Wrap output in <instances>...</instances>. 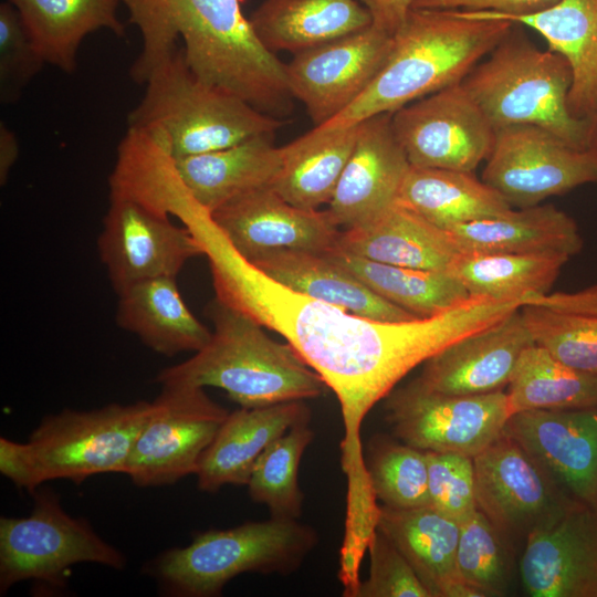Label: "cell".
Wrapping results in <instances>:
<instances>
[{
  "instance_id": "cell-1",
  "label": "cell",
  "mask_w": 597,
  "mask_h": 597,
  "mask_svg": "<svg viewBox=\"0 0 597 597\" xmlns=\"http://www.w3.org/2000/svg\"><path fill=\"white\" fill-rule=\"evenodd\" d=\"M216 297L279 333L324 380L339 404L346 510L375 505L365 464L362 425L373 407L417 366L458 339L509 316L513 304L470 296L431 317L385 322L363 317L295 292L239 256L211 220L196 228Z\"/></svg>"
},
{
  "instance_id": "cell-2",
  "label": "cell",
  "mask_w": 597,
  "mask_h": 597,
  "mask_svg": "<svg viewBox=\"0 0 597 597\" xmlns=\"http://www.w3.org/2000/svg\"><path fill=\"white\" fill-rule=\"evenodd\" d=\"M137 27L142 50L129 70L145 85L184 41L188 66L202 82L276 118L291 114L285 63L258 38L240 0H119Z\"/></svg>"
},
{
  "instance_id": "cell-3",
  "label": "cell",
  "mask_w": 597,
  "mask_h": 597,
  "mask_svg": "<svg viewBox=\"0 0 597 597\" xmlns=\"http://www.w3.org/2000/svg\"><path fill=\"white\" fill-rule=\"evenodd\" d=\"M512 22L457 10L410 9L370 85L321 132L342 129L460 83L505 36Z\"/></svg>"
},
{
  "instance_id": "cell-4",
  "label": "cell",
  "mask_w": 597,
  "mask_h": 597,
  "mask_svg": "<svg viewBox=\"0 0 597 597\" xmlns=\"http://www.w3.org/2000/svg\"><path fill=\"white\" fill-rule=\"evenodd\" d=\"M206 313L212 323L208 344L160 370L158 384L219 388L245 408L314 399L327 389L292 345L270 337L248 314L218 297Z\"/></svg>"
},
{
  "instance_id": "cell-5",
  "label": "cell",
  "mask_w": 597,
  "mask_h": 597,
  "mask_svg": "<svg viewBox=\"0 0 597 597\" xmlns=\"http://www.w3.org/2000/svg\"><path fill=\"white\" fill-rule=\"evenodd\" d=\"M151 402L109 404L45 416L28 441L0 438V472L33 493L46 481L81 483L102 473H125Z\"/></svg>"
},
{
  "instance_id": "cell-6",
  "label": "cell",
  "mask_w": 597,
  "mask_h": 597,
  "mask_svg": "<svg viewBox=\"0 0 597 597\" xmlns=\"http://www.w3.org/2000/svg\"><path fill=\"white\" fill-rule=\"evenodd\" d=\"M145 86L127 127L156 138L172 158L223 149L274 134L283 125L238 95L199 80L182 46L153 71Z\"/></svg>"
},
{
  "instance_id": "cell-7",
  "label": "cell",
  "mask_w": 597,
  "mask_h": 597,
  "mask_svg": "<svg viewBox=\"0 0 597 597\" xmlns=\"http://www.w3.org/2000/svg\"><path fill=\"white\" fill-rule=\"evenodd\" d=\"M462 84L495 129L535 125L574 148H589L591 119L577 118L568 108V62L549 49L537 48L521 24H512Z\"/></svg>"
},
{
  "instance_id": "cell-8",
  "label": "cell",
  "mask_w": 597,
  "mask_h": 597,
  "mask_svg": "<svg viewBox=\"0 0 597 597\" xmlns=\"http://www.w3.org/2000/svg\"><path fill=\"white\" fill-rule=\"evenodd\" d=\"M317 541L311 526L271 516L199 533L188 546L163 552L147 570L170 596L213 597L244 573L291 574Z\"/></svg>"
},
{
  "instance_id": "cell-9",
  "label": "cell",
  "mask_w": 597,
  "mask_h": 597,
  "mask_svg": "<svg viewBox=\"0 0 597 597\" xmlns=\"http://www.w3.org/2000/svg\"><path fill=\"white\" fill-rule=\"evenodd\" d=\"M34 505L25 517L0 519V593L33 579L60 587L67 570L78 563L122 569L126 558L83 519L69 515L56 494L35 490Z\"/></svg>"
},
{
  "instance_id": "cell-10",
  "label": "cell",
  "mask_w": 597,
  "mask_h": 597,
  "mask_svg": "<svg viewBox=\"0 0 597 597\" xmlns=\"http://www.w3.org/2000/svg\"><path fill=\"white\" fill-rule=\"evenodd\" d=\"M385 419L398 440L425 452L474 458L504 430L512 416L503 390L482 395H446L415 379L384 398Z\"/></svg>"
},
{
  "instance_id": "cell-11",
  "label": "cell",
  "mask_w": 597,
  "mask_h": 597,
  "mask_svg": "<svg viewBox=\"0 0 597 597\" xmlns=\"http://www.w3.org/2000/svg\"><path fill=\"white\" fill-rule=\"evenodd\" d=\"M475 502L512 549L559 520L574 505L516 441L502 433L473 458Z\"/></svg>"
},
{
  "instance_id": "cell-12",
  "label": "cell",
  "mask_w": 597,
  "mask_h": 597,
  "mask_svg": "<svg viewBox=\"0 0 597 597\" xmlns=\"http://www.w3.org/2000/svg\"><path fill=\"white\" fill-rule=\"evenodd\" d=\"M160 386L125 471L140 488L166 486L196 474L202 453L229 415L205 388Z\"/></svg>"
},
{
  "instance_id": "cell-13",
  "label": "cell",
  "mask_w": 597,
  "mask_h": 597,
  "mask_svg": "<svg viewBox=\"0 0 597 597\" xmlns=\"http://www.w3.org/2000/svg\"><path fill=\"white\" fill-rule=\"evenodd\" d=\"M482 180L513 208L540 205L587 184H597V154L577 149L535 125L495 129Z\"/></svg>"
},
{
  "instance_id": "cell-14",
  "label": "cell",
  "mask_w": 597,
  "mask_h": 597,
  "mask_svg": "<svg viewBox=\"0 0 597 597\" xmlns=\"http://www.w3.org/2000/svg\"><path fill=\"white\" fill-rule=\"evenodd\" d=\"M392 128L411 166L473 172L489 157L495 128L462 82L392 113Z\"/></svg>"
},
{
  "instance_id": "cell-15",
  "label": "cell",
  "mask_w": 597,
  "mask_h": 597,
  "mask_svg": "<svg viewBox=\"0 0 597 597\" xmlns=\"http://www.w3.org/2000/svg\"><path fill=\"white\" fill-rule=\"evenodd\" d=\"M97 248L116 293L138 281L176 277L190 259L205 255L190 228L178 227L168 214L116 192H109Z\"/></svg>"
},
{
  "instance_id": "cell-16",
  "label": "cell",
  "mask_w": 597,
  "mask_h": 597,
  "mask_svg": "<svg viewBox=\"0 0 597 597\" xmlns=\"http://www.w3.org/2000/svg\"><path fill=\"white\" fill-rule=\"evenodd\" d=\"M392 35L370 25L301 50L285 63L289 90L305 107L314 127L347 108L386 63Z\"/></svg>"
},
{
  "instance_id": "cell-17",
  "label": "cell",
  "mask_w": 597,
  "mask_h": 597,
  "mask_svg": "<svg viewBox=\"0 0 597 597\" xmlns=\"http://www.w3.org/2000/svg\"><path fill=\"white\" fill-rule=\"evenodd\" d=\"M233 251L249 263L275 251H326L341 230L327 210L303 209L272 187L238 196L209 214Z\"/></svg>"
},
{
  "instance_id": "cell-18",
  "label": "cell",
  "mask_w": 597,
  "mask_h": 597,
  "mask_svg": "<svg viewBox=\"0 0 597 597\" xmlns=\"http://www.w3.org/2000/svg\"><path fill=\"white\" fill-rule=\"evenodd\" d=\"M503 433L525 449L572 500L597 511V407L516 412Z\"/></svg>"
},
{
  "instance_id": "cell-19",
  "label": "cell",
  "mask_w": 597,
  "mask_h": 597,
  "mask_svg": "<svg viewBox=\"0 0 597 597\" xmlns=\"http://www.w3.org/2000/svg\"><path fill=\"white\" fill-rule=\"evenodd\" d=\"M391 116L381 113L358 123L354 149L326 209L338 227L366 224L398 201L411 165Z\"/></svg>"
},
{
  "instance_id": "cell-20",
  "label": "cell",
  "mask_w": 597,
  "mask_h": 597,
  "mask_svg": "<svg viewBox=\"0 0 597 597\" xmlns=\"http://www.w3.org/2000/svg\"><path fill=\"white\" fill-rule=\"evenodd\" d=\"M520 577L532 597H597V511L574 505L526 540Z\"/></svg>"
},
{
  "instance_id": "cell-21",
  "label": "cell",
  "mask_w": 597,
  "mask_h": 597,
  "mask_svg": "<svg viewBox=\"0 0 597 597\" xmlns=\"http://www.w3.org/2000/svg\"><path fill=\"white\" fill-rule=\"evenodd\" d=\"M520 308L501 322L438 352L422 364L415 380L428 390L446 395L503 390L520 356L534 344Z\"/></svg>"
},
{
  "instance_id": "cell-22",
  "label": "cell",
  "mask_w": 597,
  "mask_h": 597,
  "mask_svg": "<svg viewBox=\"0 0 597 597\" xmlns=\"http://www.w3.org/2000/svg\"><path fill=\"white\" fill-rule=\"evenodd\" d=\"M304 400L229 412L202 453L197 471L201 491L216 492L226 484L247 485L262 452L293 426L310 421Z\"/></svg>"
},
{
  "instance_id": "cell-23",
  "label": "cell",
  "mask_w": 597,
  "mask_h": 597,
  "mask_svg": "<svg viewBox=\"0 0 597 597\" xmlns=\"http://www.w3.org/2000/svg\"><path fill=\"white\" fill-rule=\"evenodd\" d=\"M460 12L471 18L510 21L540 33L548 49L564 56L569 64V112L577 118L591 119L596 115L597 0H558L544 10L521 15L492 11Z\"/></svg>"
},
{
  "instance_id": "cell-24",
  "label": "cell",
  "mask_w": 597,
  "mask_h": 597,
  "mask_svg": "<svg viewBox=\"0 0 597 597\" xmlns=\"http://www.w3.org/2000/svg\"><path fill=\"white\" fill-rule=\"evenodd\" d=\"M377 528L406 557L431 597H482L458 575L455 520L431 505L401 510L379 504Z\"/></svg>"
},
{
  "instance_id": "cell-25",
  "label": "cell",
  "mask_w": 597,
  "mask_h": 597,
  "mask_svg": "<svg viewBox=\"0 0 597 597\" xmlns=\"http://www.w3.org/2000/svg\"><path fill=\"white\" fill-rule=\"evenodd\" d=\"M174 161L189 198L210 214L238 196L273 187L281 171L282 155L281 147L274 145V134H266Z\"/></svg>"
},
{
  "instance_id": "cell-26",
  "label": "cell",
  "mask_w": 597,
  "mask_h": 597,
  "mask_svg": "<svg viewBox=\"0 0 597 597\" xmlns=\"http://www.w3.org/2000/svg\"><path fill=\"white\" fill-rule=\"evenodd\" d=\"M336 245L373 261L442 272L461 252L447 230L398 202L366 224L344 229Z\"/></svg>"
},
{
  "instance_id": "cell-27",
  "label": "cell",
  "mask_w": 597,
  "mask_h": 597,
  "mask_svg": "<svg viewBox=\"0 0 597 597\" xmlns=\"http://www.w3.org/2000/svg\"><path fill=\"white\" fill-rule=\"evenodd\" d=\"M251 264L295 292L363 317L385 322L420 318L374 293L324 251L281 250Z\"/></svg>"
},
{
  "instance_id": "cell-28",
  "label": "cell",
  "mask_w": 597,
  "mask_h": 597,
  "mask_svg": "<svg viewBox=\"0 0 597 597\" xmlns=\"http://www.w3.org/2000/svg\"><path fill=\"white\" fill-rule=\"evenodd\" d=\"M463 253L578 254L583 238L574 218L554 205H536L447 230Z\"/></svg>"
},
{
  "instance_id": "cell-29",
  "label": "cell",
  "mask_w": 597,
  "mask_h": 597,
  "mask_svg": "<svg viewBox=\"0 0 597 597\" xmlns=\"http://www.w3.org/2000/svg\"><path fill=\"white\" fill-rule=\"evenodd\" d=\"M117 295V325L155 353L169 357L182 352L196 353L211 338V331L185 303L176 277L138 281Z\"/></svg>"
},
{
  "instance_id": "cell-30",
  "label": "cell",
  "mask_w": 597,
  "mask_h": 597,
  "mask_svg": "<svg viewBox=\"0 0 597 597\" xmlns=\"http://www.w3.org/2000/svg\"><path fill=\"white\" fill-rule=\"evenodd\" d=\"M249 20L260 41L275 54H294L373 24L360 0H263Z\"/></svg>"
},
{
  "instance_id": "cell-31",
  "label": "cell",
  "mask_w": 597,
  "mask_h": 597,
  "mask_svg": "<svg viewBox=\"0 0 597 597\" xmlns=\"http://www.w3.org/2000/svg\"><path fill=\"white\" fill-rule=\"evenodd\" d=\"M19 12L32 43L49 63L65 73L77 67V52L91 33L105 29L124 36L119 0H7Z\"/></svg>"
},
{
  "instance_id": "cell-32",
  "label": "cell",
  "mask_w": 597,
  "mask_h": 597,
  "mask_svg": "<svg viewBox=\"0 0 597 597\" xmlns=\"http://www.w3.org/2000/svg\"><path fill=\"white\" fill-rule=\"evenodd\" d=\"M397 202L444 230L512 209L472 172L417 166H410Z\"/></svg>"
},
{
  "instance_id": "cell-33",
  "label": "cell",
  "mask_w": 597,
  "mask_h": 597,
  "mask_svg": "<svg viewBox=\"0 0 597 597\" xmlns=\"http://www.w3.org/2000/svg\"><path fill=\"white\" fill-rule=\"evenodd\" d=\"M357 133L358 124L328 132L313 128L282 146V167L273 188L298 208L318 209L328 205Z\"/></svg>"
},
{
  "instance_id": "cell-34",
  "label": "cell",
  "mask_w": 597,
  "mask_h": 597,
  "mask_svg": "<svg viewBox=\"0 0 597 597\" xmlns=\"http://www.w3.org/2000/svg\"><path fill=\"white\" fill-rule=\"evenodd\" d=\"M324 253L374 293L417 317L438 315L470 297L462 283L449 272L386 264L352 254L337 245Z\"/></svg>"
},
{
  "instance_id": "cell-35",
  "label": "cell",
  "mask_w": 597,
  "mask_h": 597,
  "mask_svg": "<svg viewBox=\"0 0 597 597\" xmlns=\"http://www.w3.org/2000/svg\"><path fill=\"white\" fill-rule=\"evenodd\" d=\"M570 258L553 253H463L449 273L470 296L499 301L525 300L549 293Z\"/></svg>"
},
{
  "instance_id": "cell-36",
  "label": "cell",
  "mask_w": 597,
  "mask_h": 597,
  "mask_svg": "<svg viewBox=\"0 0 597 597\" xmlns=\"http://www.w3.org/2000/svg\"><path fill=\"white\" fill-rule=\"evenodd\" d=\"M507 387L512 415L597 407V374L576 370L535 343L520 356Z\"/></svg>"
},
{
  "instance_id": "cell-37",
  "label": "cell",
  "mask_w": 597,
  "mask_h": 597,
  "mask_svg": "<svg viewBox=\"0 0 597 597\" xmlns=\"http://www.w3.org/2000/svg\"><path fill=\"white\" fill-rule=\"evenodd\" d=\"M314 438L308 421L275 439L259 457L247 484L252 501L265 505L272 517L297 520L304 494L298 484L303 453Z\"/></svg>"
},
{
  "instance_id": "cell-38",
  "label": "cell",
  "mask_w": 597,
  "mask_h": 597,
  "mask_svg": "<svg viewBox=\"0 0 597 597\" xmlns=\"http://www.w3.org/2000/svg\"><path fill=\"white\" fill-rule=\"evenodd\" d=\"M365 464L370 489L380 505L401 510L431 505L425 451L397 438L375 436Z\"/></svg>"
},
{
  "instance_id": "cell-39",
  "label": "cell",
  "mask_w": 597,
  "mask_h": 597,
  "mask_svg": "<svg viewBox=\"0 0 597 597\" xmlns=\"http://www.w3.org/2000/svg\"><path fill=\"white\" fill-rule=\"evenodd\" d=\"M457 548L459 577L482 597L505 596L510 588L511 548L489 519L475 510L460 523Z\"/></svg>"
},
{
  "instance_id": "cell-40",
  "label": "cell",
  "mask_w": 597,
  "mask_h": 597,
  "mask_svg": "<svg viewBox=\"0 0 597 597\" xmlns=\"http://www.w3.org/2000/svg\"><path fill=\"white\" fill-rule=\"evenodd\" d=\"M520 311L535 344L576 370L597 374V316L530 304Z\"/></svg>"
},
{
  "instance_id": "cell-41",
  "label": "cell",
  "mask_w": 597,
  "mask_h": 597,
  "mask_svg": "<svg viewBox=\"0 0 597 597\" xmlns=\"http://www.w3.org/2000/svg\"><path fill=\"white\" fill-rule=\"evenodd\" d=\"M45 64L32 43L19 12L9 2L0 3V102H18Z\"/></svg>"
},
{
  "instance_id": "cell-42",
  "label": "cell",
  "mask_w": 597,
  "mask_h": 597,
  "mask_svg": "<svg viewBox=\"0 0 597 597\" xmlns=\"http://www.w3.org/2000/svg\"><path fill=\"white\" fill-rule=\"evenodd\" d=\"M431 506L461 522L478 507L473 458L446 452H426Z\"/></svg>"
},
{
  "instance_id": "cell-43",
  "label": "cell",
  "mask_w": 597,
  "mask_h": 597,
  "mask_svg": "<svg viewBox=\"0 0 597 597\" xmlns=\"http://www.w3.org/2000/svg\"><path fill=\"white\" fill-rule=\"evenodd\" d=\"M367 551L369 574L359 582L353 597H431L406 557L378 528Z\"/></svg>"
},
{
  "instance_id": "cell-44",
  "label": "cell",
  "mask_w": 597,
  "mask_h": 597,
  "mask_svg": "<svg viewBox=\"0 0 597 597\" xmlns=\"http://www.w3.org/2000/svg\"><path fill=\"white\" fill-rule=\"evenodd\" d=\"M558 0H413L411 9L492 11L521 15L544 10Z\"/></svg>"
},
{
  "instance_id": "cell-45",
  "label": "cell",
  "mask_w": 597,
  "mask_h": 597,
  "mask_svg": "<svg viewBox=\"0 0 597 597\" xmlns=\"http://www.w3.org/2000/svg\"><path fill=\"white\" fill-rule=\"evenodd\" d=\"M538 305L559 312L597 316V283L574 292L530 296L524 305Z\"/></svg>"
},
{
  "instance_id": "cell-46",
  "label": "cell",
  "mask_w": 597,
  "mask_h": 597,
  "mask_svg": "<svg viewBox=\"0 0 597 597\" xmlns=\"http://www.w3.org/2000/svg\"><path fill=\"white\" fill-rule=\"evenodd\" d=\"M373 17V25L394 35L411 9L413 0H360Z\"/></svg>"
},
{
  "instance_id": "cell-47",
  "label": "cell",
  "mask_w": 597,
  "mask_h": 597,
  "mask_svg": "<svg viewBox=\"0 0 597 597\" xmlns=\"http://www.w3.org/2000/svg\"><path fill=\"white\" fill-rule=\"evenodd\" d=\"M19 156V144L15 134L7 124L0 122V184L4 185L12 166Z\"/></svg>"
},
{
  "instance_id": "cell-48",
  "label": "cell",
  "mask_w": 597,
  "mask_h": 597,
  "mask_svg": "<svg viewBox=\"0 0 597 597\" xmlns=\"http://www.w3.org/2000/svg\"><path fill=\"white\" fill-rule=\"evenodd\" d=\"M589 147L593 148L597 154V113L591 118V129L589 138Z\"/></svg>"
}]
</instances>
